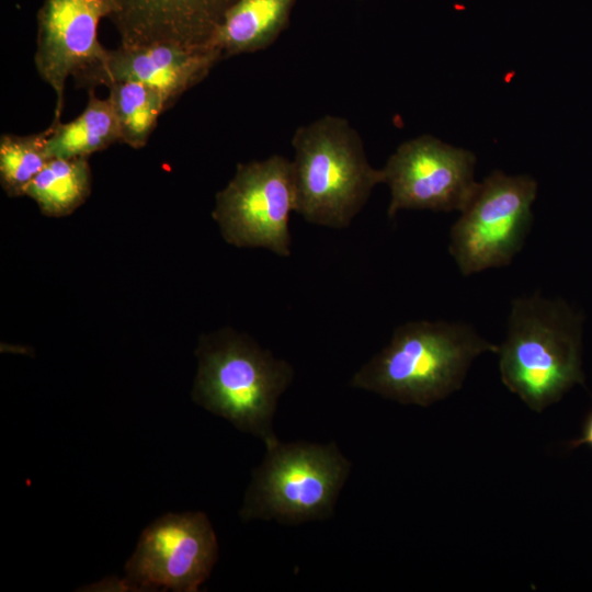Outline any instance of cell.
<instances>
[{
  "label": "cell",
  "mask_w": 592,
  "mask_h": 592,
  "mask_svg": "<svg viewBox=\"0 0 592 592\" xmlns=\"http://www.w3.org/2000/svg\"><path fill=\"white\" fill-rule=\"evenodd\" d=\"M350 470L351 463L334 443L277 441L253 470L240 517L283 524L326 520Z\"/></svg>",
  "instance_id": "5"
},
{
  "label": "cell",
  "mask_w": 592,
  "mask_h": 592,
  "mask_svg": "<svg viewBox=\"0 0 592 592\" xmlns=\"http://www.w3.org/2000/svg\"><path fill=\"white\" fill-rule=\"evenodd\" d=\"M48 128L37 134H3L0 137V181L9 196L25 195L26 189L52 159Z\"/></svg>",
  "instance_id": "17"
},
{
  "label": "cell",
  "mask_w": 592,
  "mask_h": 592,
  "mask_svg": "<svg viewBox=\"0 0 592 592\" xmlns=\"http://www.w3.org/2000/svg\"><path fill=\"white\" fill-rule=\"evenodd\" d=\"M83 111L67 123L50 124L47 149L50 158H80L121 143V130L110 101L93 90Z\"/></svg>",
  "instance_id": "14"
},
{
  "label": "cell",
  "mask_w": 592,
  "mask_h": 592,
  "mask_svg": "<svg viewBox=\"0 0 592 592\" xmlns=\"http://www.w3.org/2000/svg\"><path fill=\"white\" fill-rule=\"evenodd\" d=\"M536 192L531 177L501 171L478 184L451 229L449 253L463 275L511 263L531 229Z\"/></svg>",
  "instance_id": "6"
},
{
  "label": "cell",
  "mask_w": 592,
  "mask_h": 592,
  "mask_svg": "<svg viewBox=\"0 0 592 592\" xmlns=\"http://www.w3.org/2000/svg\"><path fill=\"white\" fill-rule=\"evenodd\" d=\"M111 12V0L43 1L37 12L34 65L55 93L52 124L61 122L67 80L106 56L107 49L98 38V27Z\"/></svg>",
  "instance_id": "10"
},
{
  "label": "cell",
  "mask_w": 592,
  "mask_h": 592,
  "mask_svg": "<svg viewBox=\"0 0 592 592\" xmlns=\"http://www.w3.org/2000/svg\"><path fill=\"white\" fill-rule=\"evenodd\" d=\"M238 0H111L119 45L171 44L216 49L214 36Z\"/></svg>",
  "instance_id": "12"
},
{
  "label": "cell",
  "mask_w": 592,
  "mask_h": 592,
  "mask_svg": "<svg viewBox=\"0 0 592 592\" xmlns=\"http://www.w3.org/2000/svg\"><path fill=\"white\" fill-rule=\"evenodd\" d=\"M92 591H135V588L133 584L128 581L127 578H124L122 580H117L114 578L104 579L100 582H96L94 584H91L89 587Z\"/></svg>",
  "instance_id": "18"
},
{
  "label": "cell",
  "mask_w": 592,
  "mask_h": 592,
  "mask_svg": "<svg viewBox=\"0 0 592 592\" xmlns=\"http://www.w3.org/2000/svg\"><path fill=\"white\" fill-rule=\"evenodd\" d=\"M193 400L229 421L239 431L263 441L273 432L277 402L294 379V368L244 334L221 331L201 340Z\"/></svg>",
  "instance_id": "3"
},
{
  "label": "cell",
  "mask_w": 592,
  "mask_h": 592,
  "mask_svg": "<svg viewBox=\"0 0 592 592\" xmlns=\"http://www.w3.org/2000/svg\"><path fill=\"white\" fill-rule=\"evenodd\" d=\"M296 208L306 221L343 229L384 183L349 121L325 115L298 127L292 138Z\"/></svg>",
  "instance_id": "4"
},
{
  "label": "cell",
  "mask_w": 592,
  "mask_h": 592,
  "mask_svg": "<svg viewBox=\"0 0 592 592\" xmlns=\"http://www.w3.org/2000/svg\"><path fill=\"white\" fill-rule=\"evenodd\" d=\"M216 534L203 512L168 513L149 524L125 565L135 591L196 592L217 561Z\"/></svg>",
  "instance_id": "8"
},
{
  "label": "cell",
  "mask_w": 592,
  "mask_h": 592,
  "mask_svg": "<svg viewBox=\"0 0 592 592\" xmlns=\"http://www.w3.org/2000/svg\"><path fill=\"white\" fill-rule=\"evenodd\" d=\"M583 444L592 447V412L589 414L584 423L582 435L579 439L573 440L570 443V447L576 448Z\"/></svg>",
  "instance_id": "19"
},
{
  "label": "cell",
  "mask_w": 592,
  "mask_h": 592,
  "mask_svg": "<svg viewBox=\"0 0 592 592\" xmlns=\"http://www.w3.org/2000/svg\"><path fill=\"white\" fill-rule=\"evenodd\" d=\"M91 191V171L87 157L52 158L26 189L49 217H62L77 209Z\"/></svg>",
  "instance_id": "15"
},
{
  "label": "cell",
  "mask_w": 592,
  "mask_h": 592,
  "mask_svg": "<svg viewBox=\"0 0 592 592\" xmlns=\"http://www.w3.org/2000/svg\"><path fill=\"white\" fill-rule=\"evenodd\" d=\"M107 88L121 143L134 149L145 147L159 116L171 106L169 101L158 90L138 82H115Z\"/></svg>",
  "instance_id": "16"
},
{
  "label": "cell",
  "mask_w": 592,
  "mask_h": 592,
  "mask_svg": "<svg viewBox=\"0 0 592 592\" xmlns=\"http://www.w3.org/2000/svg\"><path fill=\"white\" fill-rule=\"evenodd\" d=\"M498 350L466 323L409 321L353 375L351 386L402 405L428 407L462 387L478 355Z\"/></svg>",
  "instance_id": "1"
},
{
  "label": "cell",
  "mask_w": 592,
  "mask_h": 592,
  "mask_svg": "<svg viewBox=\"0 0 592 592\" xmlns=\"http://www.w3.org/2000/svg\"><path fill=\"white\" fill-rule=\"evenodd\" d=\"M295 208L293 162L273 155L237 166L232 179L216 194L213 218L228 243L288 257L289 217Z\"/></svg>",
  "instance_id": "7"
},
{
  "label": "cell",
  "mask_w": 592,
  "mask_h": 592,
  "mask_svg": "<svg viewBox=\"0 0 592 592\" xmlns=\"http://www.w3.org/2000/svg\"><path fill=\"white\" fill-rule=\"evenodd\" d=\"M218 49H187L171 44L107 49L100 62L73 78L79 88L94 90L115 82H138L161 92L170 105L202 81L220 60Z\"/></svg>",
  "instance_id": "11"
},
{
  "label": "cell",
  "mask_w": 592,
  "mask_h": 592,
  "mask_svg": "<svg viewBox=\"0 0 592 592\" xmlns=\"http://www.w3.org/2000/svg\"><path fill=\"white\" fill-rule=\"evenodd\" d=\"M474 153L424 135L402 143L382 169L390 189L388 217L402 209L463 212L478 184Z\"/></svg>",
  "instance_id": "9"
},
{
  "label": "cell",
  "mask_w": 592,
  "mask_h": 592,
  "mask_svg": "<svg viewBox=\"0 0 592 592\" xmlns=\"http://www.w3.org/2000/svg\"><path fill=\"white\" fill-rule=\"evenodd\" d=\"M498 354L502 383L535 412L583 384L581 319L560 299L515 298Z\"/></svg>",
  "instance_id": "2"
},
{
  "label": "cell",
  "mask_w": 592,
  "mask_h": 592,
  "mask_svg": "<svg viewBox=\"0 0 592 592\" xmlns=\"http://www.w3.org/2000/svg\"><path fill=\"white\" fill-rule=\"evenodd\" d=\"M295 0H238L219 25L213 47L223 57L253 53L271 45L288 22Z\"/></svg>",
  "instance_id": "13"
}]
</instances>
